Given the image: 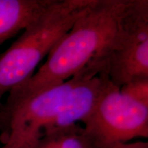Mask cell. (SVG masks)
<instances>
[{"label":"cell","mask_w":148,"mask_h":148,"mask_svg":"<svg viewBox=\"0 0 148 148\" xmlns=\"http://www.w3.org/2000/svg\"><path fill=\"white\" fill-rule=\"evenodd\" d=\"M104 60L109 79L117 87L148 77L147 0H130Z\"/></svg>","instance_id":"obj_5"},{"label":"cell","mask_w":148,"mask_h":148,"mask_svg":"<svg viewBox=\"0 0 148 148\" xmlns=\"http://www.w3.org/2000/svg\"><path fill=\"white\" fill-rule=\"evenodd\" d=\"M130 0H92L28 79L8 92L27 97L62 84L92 61L103 59Z\"/></svg>","instance_id":"obj_2"},{"label":"cell","mask_w":148,"mask_h":148,"mask_svg":"<svg viewBox=\"0 0 148 148\" xmlns=\"http://www.w3.org/2000/svg\"><path fill=\"white\" fill-rule=\"evenodd\" d=\"M110 82L103 60L92 61L62 84L0 105V148H34L40 139L83 123Z\"/></svg>","instance_id":"obj_1"},{"label":"cell","mask_w":148,"mask_h":148,"mask_svg":"<svg viewBox=\"0 0 148 148\" xmlns=\"http://www.w3.org/2000/svg\"><path fill=\"white\" fill-rule=\"evenodd\" d=\"M83 123L99 147L110 148L148 137V106L125 95L110 82Z\"/></svg>","instance_id":"obj_4"},{"label":"cell","mask_w":148,"mask_h":148,"mask_svg":"<svg viewBox=\"0 0 148 148\" xmlns=\"http://www.w3.org/2000/svg\"><path fill=\"white\" fill-rule=\"evenodd\" d=\"M120 91L142 104L148 106V77H138L119 88Z\"/></svg>","instance_id":"obj_8"},{"label":"cell","mask_w":148,"mask_h":148,"mask_svg":"<svg viewBox=\"0 0 148 148\" xmlns=\"http://www.w3.org/2000/svg\"><path fill=\"white\" fill-rule=\"evenodd\" d=\"M92 0H53L0 55V99L28 79Z\"/></svg>","instance_id":"obj_3"},{"label":"cell","mask_w":148,"mask_h":148,"mask_svg":"<svg viewBox=\"0 0 148 148\" xmlns=\"http://www.w3.org/2000/svg\"><path fill=\"white\" fill-rule=\"evenodd\" d=\"M53 0H0V46L38 16Z\"/></svg>","instance_id":"obj_6"},{"label":"cell","mask_w":148,"mask_h":148,"mask_svg":"<svg viewBox=\"0 0 148 148\" xmlns=\"http://www.w3.org/2000/svg\"><path fill=\"white\" fill-rule=\"evenodd\" d=\"M50 135L54 136L61 148H100L78 123Z\"/></svg>","instance_id":"obj_7"},{"label":"cell","mask_w":148,"mask_h":148,"mask_svg":"<svg viewBox=\"0 0 148 148\" xmlns=\"http://www.w3.org/2000/svg\"><path fill=\"white\" fill-rule=\"evenodd\" d=\"M110 148H148V143L138 140L135 142H128L124 143L116 144Z\"/></svg>","instance_id":"obj_9"}]
</instances>
